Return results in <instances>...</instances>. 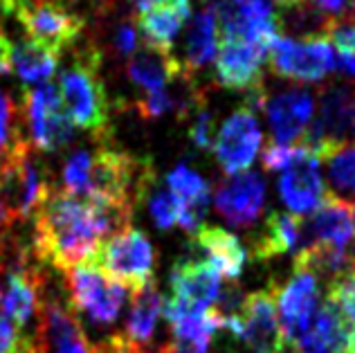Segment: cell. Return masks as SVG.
<instances>
[{
	"label": "cell",
	"instance_id": "cell-1",
	"mask_svg": "<svg viewBox=\"0 0 355 353\" xmlns=\"http://www.w3.org/2000/svg\"><path fill=\"white\" fill-rule=\"evenodd\" d=\"M130 218L133 209L54 189L32 218L30 250L39 264L65 273L79 264H90L108 236L130 227Z\"/></svg>",
	"mask_w": 355,
	"mask_h": 353
},
{
	"label": "cell",
	"instance_id": "cell-2",
	"mask_svg": "<svg viewBox=\"0 0 355 353\" xmlns=\"http://www.w3.org/2000/svg\"><path fill=\"white\" fill-rule=\"evenodd\" d=\"M101 52L95 45L83 48L70 68L59 77V92L70 122L104 142L110 133V104L101 79Z\"/></svg>",
	"mask_w": 355,
	"mask_h": 353
},
{
	"label": "cell",
	"instance_id": "cell-3",
	"mask_svg": "<svg viewBox=\"0 0 355 353\" xmlns=\"http://www.w3.org/2000/svg\"><path fill=\"white\" fill-rule=\"evenodd\" d=\"M54 189L52 171L27 140L18 142L14 151L0 160V198L14 221H32Z\"/></svg>",
	"mask_w": 355,
	"mask_h": 353
},
{
	"label": "cell",
	"instance_id": "cell-4",
	"mask_svg": "<svg viewBox=\"0 0 355 353\" xmlns=\"http://www.w3.org/2000/svg\"><path fill=\"white\" fill-rule=\"evenodd\" d=\"M65 300L97 327L113 324L126 300V286L110 279L95 264H79L63 273Z\"/></svg>",
	"mask_w": 355,
	"mask_h": 353
},
{
	"label": "cell",
	"instance_id": "cell-5",
	"mask_svg": "<svg viewBox=\"0 0 355 353\" xmlns=\"http://www.w3.org/2000/svg\"><path fill=\"white\" fill-rule=\"evenodd\" d=\"M90 264H95L106 277L130 288V293H133L144 284L153 282L155 252L144 232L126 227L108 236L99 246Z\"/></svg>",
	"mask_w": 355,
	"mask_h": 353
},
{
	"label": "cell",
	"instance_id": "cell-6",
	"mask_svg": "<svg viewBox=\"0 0 355 353\" xmlns=\"http://www.w3.org/2000/svg\"><path fill=\"white\" fill-rule=\"evenodd\" d=\"M21 113L30 131V142L34 151L54 153L74 140V124L63 108L59 86L52 81L23 90Z\"/></svg>",
	"mask_w": 355,
	"mask_h": 353
},
{
	"label": "cell",
	"instance_id": "cell-7",
	"mask_svg": "<svg viewBox=\"0 0 355 353\" xmlns=\"http://www.w3.org/2000/svg\"><path fill=\"white\" fill-rule=\"evenodd\" d=\"M268 63L279 77L313 83L331 74L335 68V54L326 34H313L304 39L279 36L268 50Z\"/></svg>",
	"mask_w": 355,
	"mask_h": 353
},
{
	"label": "cell",
	"instance_id": "cell-8",
	"mask_svg": "<svg viewBox=\"0 0 355 353\" xmlns=\"http://www.w3.org/2000/svg\"><path fill=\"white\" fill-rule=\"evenodd\" d=\"M34 340L39 353H92L79 315L72 311L65 293L50 291V284H45L41 297Z\"/></svg>",
	"mask_w": 355,
	"mask_h": 353
},
{
	"label": "cell",
	"instance_id": "cell-9",
	"mask_svg": "<svg viewBox=\"0 0 355 353\" xmlns=\"http://www.w3.org/2000/svg\"><path fill=\"white\" fill-rule=\"evenodd\" d=\"M261 128L257 119V108L245 101L239 110H234L214 137L211 151L218 164L227 175L245 173L261 148Z\"/></svg>",
	"mask_w": 355,
	"mask_h": 353
},
{
	"label": "cell",
	"instance_id": "cell-10",
	"mask_svg": "<svg viewBox=\"0 0 355 353\" xmlns=\"http://www.w3.org/2000/svg\"><path fill=\"white\" fill-rule=\"evenodd\" d=\"M275 295L279 324L288 345L311 329V322L320 306V279L313 273L293 270V277L284 286H270Z\"/></svg>",
	"mask_w": 355,
	"mask_h": 353
},
{
	"label": "cell",
	"instance_id": "cell-11",
	"mask_svg": "<svg viewBox=\"0 0 355 353\" xmlns=\"http://www.w3.org/2000/svg\"><path fill=\"white\" fill-rule=\"evenodd\" d=\"M234 338L241 340L252 353H282L288 347L282 324H279L272 288L245 295Z\"/></svg>",
	"mask_w": 355,
	"mask_h": 353
},
{
	"label": "cell",
	"instance_id": "cell-12",
	"mask_svg": "<svg viewBox=\"0 0 355 353\" xmlns=\"http://www.w3.org/2000/svg\"><path fill=\"white\" fill-rule=\"evenodd\" d=\"M268 61V50L261 45L236 39V36H220L216 50V77L223 88L257 92L263 90V66Z\"/></svg>",
	"mask_w": 355,
	"mask_h": 353
},
{
	"label": "cell",
	"instance_id": "cell-13",
	"mask_svg": "<svg viewBox=\"0 0 355 353\" xmlns=\"http://www.w3.org/2000/svg\"><path fill=\"white\" fill-rule=\"evenodd\" d=\"M171 297L164 302L178 311H209L218 300L223 277L207 259H189L178 261L171 268Z\"/></svg>",
	"mask_w": 355,
	"mask_h": 353
},
{
	"label": "cell",
	"instance_id": "cell-14",
	"mask_svg": "<svg viewBox=\"0 0 355 353\" xmlns=\"http://www.w3.org/2000/svg\"><path fill=\"white\" fill-rule=\"evenodd\" d=\"M214 207L232 227H252L266 207V182L257 171L230 175L214 191Z\"/></svg>",
	"mask_w": 355,
	"mask_h": 353
},
{
	"label": "cell",
	"instance_id": "cell-15",
	"mask_svg": "<svg viewBox=\"0 0 355 353\" xmlns=\"http://www.w3.org/2000/svg\"><path fill=\"white\" fill-rule=\"evenodd\" d=\"M261 108L266 110L270 131H272V144L293 146L304 135L308 124L315 117V101L313 95L306 90H286L277 95H263Z\"/></svg>",
	"mask_w": 355,
	"mask_h": 353
},
{
	"label": "cell",
	"instance_id": "cell-16",
	"mask_svg": "<svg viewBox=\"0 0 355 353\" xmlns=\"http://www.w3.org/2000/svg\"><path fill=\"white\" fill-rule=\"evenodd\" d=\"M324 137V157L333 148L355 142V86L331 83L320 95V115L315 117ZM322 157V160H324Z\"/></svg>",
	"mask_w": 355,
	"mask_h": 353
},
{
	"label": "cell",
	"instance_id": "cell-17",
	"mask_svg": "<svg viewBox=\"0 0 355 353\" xmlns=\"http://www.w3.org/2000/svg\"><path fill=\"white\" fill-rule=\"evenodd\" d=\"M279 193L297 216L320 207L329 193L322 178L320 157H315L311 151H304V155H299L291 166H286L279 178Z\"/></svg>",
	"mask_w": 355,
	"mask_h": 353
},
{
	"label": "cell",
	"instance_id": "cell-18",
	"mask_svg": "<svg viewBox=\"0 0 355 353\" xmlns=\"http://www.w3.org/2000/svg\"><path fill=\"white\" fill-rule=\"evenodd\" d=\"M353 236H355V225H353L349 200L338 198L335 193L329 191L326 198L322 200V205L313 212V216L304 218L299 250H304L313 243H329V246L347 250Z\"/></svg>",
	"mask_w": 355,
	"mask_h": 353
},
{
	"label": "cell",
	"instance_id": "cell-19",
	"mask_svg": "<svg viewBox=\"0 0 355 353\" xmlns=\"http://www.w3.org/2000/svg\"><path fill=\"white\" fill-rule=\"evenodd\" d=\"M164 309V295L157 291L155 279L144 284L142 288L133 291V302L126 318L124 340L139 353H148V347L153 345L157 322Z\"/></svg>",
	"mask_w": 355,
	"mask_h": 353
},
{
	"label": "cell",
	"instance_id": "cell-20",
	"mask_svg": "<svg viewBox=\"0 0 355 353\" xmlns=\"http://www.w3.org/2000/svg\"><path fill=\"white\" fill-rule=\"evenodd\" d=\"M182 63L171 52L157 50L151 45H139L126 61V74L133 86L146 92L166 88L182 74Z\"/></svg>",
	"mask_w": 355,
	"mask_h": 353
},
{
	"label": "cell",
	"instance_id": "cell-21",
	"mask_svg": "<svg viewBox=\"0 0 355 353\" xmlns=\"http://www.w3.org/2000/svg\"><path fill=\"white\" fill-rule=\"evenodd\" d=\"M193 239V246L200 248L207 261L216 268L218 275L227 282H236L245 270L248 264V250L241 246V241L232 232L223 227L202 225Z\"/></svg>",
	"mask_w": 355,
	"mask_h": 353
},
{
	"label": "cell",
	"instance_id": "cell-22",
	"mask_svg": "<svg viewBox=\"0 0 355 353\" xmlns=\"http://www.w3.org/2000/svg\"><path fill=\"white\" fill-rule=\"evenodd\" d=\"M304 216H297L291 212H272L263 221V227L259 230L252 243V252L259 261H270L275 257L288 252H297L302 243Z\"/></svg>",
	"mask_w": 355,
	"mask_h": 353
},
{
	"label": "cell",
	"instance_id": "cell-23",
	"mask_svg": "<svg viewBox=\"0 0 355 353\" xmlns=\"http://www.w3.org/2000/svg\"><path fill=\"white\" fill-rule=\"evenodd\" d=\"M59 52H54L45 45L36 43L32 39H23L18 43H12V52H9V66L12 72L18 74L27 88L48 83L59 68Z\"/></svg>",
	"mask_w": 355,
	"mask_h": 353
},
{
	"label": "cell",
	"instance_id": "cell-24",
	"mask_svg": "<svg viewBox=\"0 0 355 353\" xmlns=\"http://www.w3.org/2000/svg\"><path fill=\"white\" fill-rule=\"evenodd\" d=\"M189 14L191 12H187V9H180L175 5H160V7L146 9V12L137 14L135 30L137 34L144 36L146 45L171 52L175 36L184 27Z\"/></svg>",
	"mask_w": 355,
	"mask_h": 353
},
{
	"label": "cell",
	"instance_id": "cell-25",
	"mask_svg": "<svg viewBox=\"0 0 355 353\" xmlns=\"http://www.w3.org/2000/svg\"><path fill=\"white\" fill-rule=\"evenodd\" d=\"M216 48H218V21L211 9H205V12L196 14L189 27H187L182 68L187 72H196L205 68L216 57Z\"/></svg>",
	"mask_w": 355,
	"mask_h": 353
},
{
	"label": "cell",
	"instance_id": "cell-26",
	"mask_svg": "<svg viewBox=\"0 0 355 353\" xmlns=\"http://www.w3.org/2000/svg\"><path fill=\"white\" fill-rule=\"evenodd\" d=\"M322 162H326V178L333 189L331 193L344 200L355 193V142L333 148Z\"/></svg>",
	"mask_w": 355,
	"mask_h": 353
},
{
	"label": "cell",
	"instance_id": "cell-27",
	"mask_svg": "<svg viewBox=\"0 0 355 353\" xmlns=\"http://www.w3.org/2000/svg\"><path fill=\"white\" fill-rule=\"evenodd\" d=\"M61 180L65 193L86 198L92 187V153L86 151V148H77V151L65 157Z\"/></svg>",
	"mask_w": 355,
	"mask_h": 353
},
{
	"label": "cell",
	"instance_id": "cell-28",
	"mask_svg": "<svg viewBox=\"0 0 355 353\" xmlns=\"http://www.w3.org/2000/svg\"><path fill=\"white\" fill-rule=\"evenodd\" d=\"M23 113L21 106H16V101L0 88V160L7 157L14 151L18 142H23Z\"/></svg>",
	"mask_w": 355,
	"mask_h": 353
},
{
	"label": "cell",
	"instance_id": "cell-29",
	"mask_svg": "<svg viewBox=\"0 0 355 353\" xmlns=\"http://www.w3.org/2000/svg\"><path fill=\"white\" fill-rule=\"evenodd\" d=\"M146 198V207L151 214L153 223L160 230H171L178 225V216H180V200H178L169 189H148L144 193Z\"/></svg>",
	"mask_w": 355,
	"mask_h": 353
},
{
	"label": "cell",
	"instance_id": "cell-30",
	"mask_svg": "<svg viewBox=\"0 0 355 353\" xmlns=\"http://www.w3.org/2000/svg\"><path fill=\"white\" fill-rule=\"evenodd\" d=\"M326 300H331L338 306L342 318L355 327V268H349V270H344L329 282Z\"/></svg>",
	"mask_w": 355,
	"mask_h": 353
},
{
	"label": "cell",
	"instance_id": "cell-31",
	"mask_svg": "<svg viewBox=\"0 0 355 353\" xmlns=\"http://www.w3.org/2000/svg\"><path fill=\"white\" fill-rule=\"evenodd\" d=\"M0 353H39L34 333H23L14 327L5 311L3 295H0Z\"/></svg>",
	"mask_w": 355,
	"mask_h": 353
},
{
	"label": "cell",
	"instance_id": "cell-32",
	"mask_svg": "<svg viewBox=\"0 0 355 353\" xmlns=\"http://www.w3.org/2000/svg\"><path fill=\"white\" fill-rule=\"evenodd\" d=\"M196 113H198V117H196L193 126L189 128V140L196 148H200V151H211L214 137H216V122H214V115L207 108V104H202Z\"/></svg>",
	"mask_w": 355,
	"mask_h": 353
},
{
	"label": "cell",
	"instance_id": "cell-33",
	"mask_svg": "<svg viewBox=\"0 0 355 353\" xmlns=\"http://www.w3.org/2000/svg\"><path fill=\"white\" fill-rule=\"evenodd\" d=\"M306 148L293 144V146H284V144H268L261 153V160L268 171H284L286 166H291L299 155H304Z\"/></svg>",
	"mask_w": 355,
	"mask_h": 353
},
{
	"label": "cell",
	"instance_id": "cell-34",
	"mask_svg": "<svg viewBox=\"0 0 355 353\" xmlns=\"http://www.w3.org/2000/svg\"><path fill=\"white\" fill-rule=\"evenodd\" d=\"M139 48V36H137V30H135V21H124L115 27L113 32V50L119 54V57H130L135 50Z\"/></svg>",
	"mask_w": 355,
	"mask_h": 353
},
{
	"label": "cell",
	"instance_id": "cell-35",
	"mask_svg": "<svg viewBox=\"0 0 355 353\" xmlns=\"http://www.w3.org/2000/svg\"><path fill=\"white\" fill-rule=\"evenodd\" d=\"M14 227H16V221H14L12 214H9L3 198H0V264H3L7 250L12 248V243L16 241L14 239Z\"/></svg>",
	"mask_w": 355,
	"mask_h": 353
},
{
	"label": "cell",
	"instance_id": "cell-36",
	"mask_svg": "<svg viewBox=\"0 0 355 353\" xmlns=\"http://www.w3.org/2000/svg\"><path fill=\"white\" fill-rule=\"evenodd\" d=\"M311 3L320 9V12L329 18H340V14H344V9L349 7L351 0H311Z\"/></svg>",
	"mask_w": 355,
	"mask_h": 353
},
{
	"label": "cell",
	"instance_id": "cell-37",
	"mask_svg": "<svg viewBox=\"0 0 355 353\" xmlns=\"http://www.w3.org/2000/svg\"><path fill=\"white\" fill-rule=\"evenodd\" d=\"M335 66H338L344 74H349V77H355V52L340 54V59L335 61Z\"/></svg>",
	"mask_w": 355,
	"mask_h": 353
},
{
	"label": "cell",
	"instance_id": "cell-38",
	"mask_svg": "<svg viewBox=\"0 0 355 353\" xmlns=\"http://www.w3.org/2000/svg\"><path fill=\"white\" fill-rule=\"evenodd\" d=\"M130 5L137 9V14H142L146 9H153L160 5H171V0H130Z\"/></svg>",
	"mask_w": 355,
	"mask_h": 353
},
{
	"label": "cell",
	"instance_id": "cell-39",
	"mask_svg": "<svg viewBox=\"0 0 355 353\" xmlns=\"http://www.w3.org/2000/svg\"><path fill=\"white\" fill-rule=\"evenodd\" d=\"M347 257H349V264L355 268V236L351 239V243L347 246Z\"/></svg>",
	"mask_w": 355,
	"mask_h": 353
},
{
	"label": "cell",
	"instance_id": "cell-40",
	"mask_svg": "<svg viewBox=\"0 0 355 353\" xmlns=\"http://www.w3.org/2000/svg\"><path fill=\"white\" fill-rule=\"evenodd\" d=\"M351 216H353V225H355V203H353V207H351Z\"/></svg>",
	"mask_w": 355,
	"mask_h": 353
},
{
	"label": "cell",
	"instance_id": "cell-41",
	"mask_svg": "<svg viewBox=\"0 0 355 353\" xmlns=\"http://www.w3.org/2000/svg\"><path fill=\"white\" fill-rule=\"evenodd\" d=\"M232 3H243V0H232Z\"/></svg>",
	"mask_w": 355,
	"mask_h": 353
}]
</instances>
